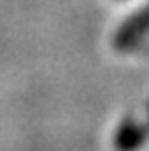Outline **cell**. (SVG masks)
<instances>
[{"label":"cell","instance_id":"cell-1","mask_svg":"<svg viewBox=\"0 0 149 151\" xmlns=\"http://www.w3.org/2000/svg\"><path fill=\"white\" fill-rule=\"evenodd\" d=\"M147 32H149V5L142 7L138 14H133V16L117 30L112 44H115L117 50H129V48H133Z\"/></svg>","mask_w":149,"mask_h":151},{"label":"cell","instance_id":"cell-2","mask_svg":"<svg viewBox=\"0 0 149 151\" xmlns=\"http://www.w3.org/2000/svg\"><path fill=\"white\" fill-rule=\"evenodd\" d=\"M147 140L145 126L135 122H124L115 135V151H138Z\"/></svg>","mask_w":149,"mask_h":151}]
</instances>
